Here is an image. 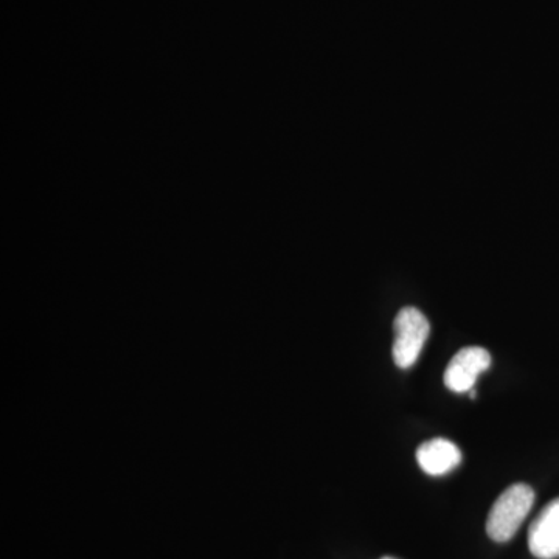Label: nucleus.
<instances>
[{
  "label": "nucleus",
  "mask_w": 559,
  "mask_h": 559,
  "mask_svg": "<svg viewBox=\"0 0 559 559\" xmlns=\"http://www.w3.org/2000/svg\"><path fill=\"white\" fill-rule=\"evenodd\" d=\"M382 559H393V558H382Z\"/></svg>",
  "instance_id": "nucleus-6"
},
{
  "label": "nucleus",
  "mask_w": 559,
  "mask_h": 559,
  "mask_svg": "<svg viewBox=\"0 0 559 559\" xmlns=\"http://www.w3.org/2000/svg\"><path fill=\"white\" fill-rule=\"evenodd\" d=\"M491 366V355L481 347H465L451 359L444 373V384L452 392H471L477 378Z\"/></svg>",
  "instance_id": "nucleus-3"
},
{
  "label": "nucleus",
  "mask_w": 559,
  "mask_h": 559,
  "mask_svg": "<svg viewBox=\"0 0 559 559\" xmlns=\"http://www.w3.org/2000/svg\"><path fill=\"white\" fill-rule=\"evenodd\" d=\"M535 503V491L525 484H514L496 500L488 514L487 533L496 543H507L516 535Z\"/></svg>",
  "instance_id": "nucleus-1"
},
{
  "label": "nucleus",
  "mask_w": 559,
  "mask_h": 559,
  "mask_svg": "<svg viewBox=\"0 0 559 559\" xmlns=\"http://www.w3.org/2000/svg\"><path fill=\"white\" fill-rule=\"evenodd\" d=\"M393 360L400 369H409L417 362L419 353L428 341L430 325L426 316L417 308H403L395 319Z\"/></svg>",
  "instance_id": "nucleus-2"
},
{
  "label": "nucleus",
  "mask_w": 559,
  "mask_h": 559,
  "mask_svg": "<svg viewBox=\"0 0 559 559\" xmlns=\"http://www.w3.org/2000/svg\"><path fill=\"white\" fill-rule=\"evenodd\" d=\"M528 549L538 559L559 558V498L551 500L528 530Z\"/></svg>",
  "instance_id": "nucleus-4"
},
{
  "label": "nucleus",
  "mask_w": 559,
  "mask_h": 559,
  "mask_svg": "<svg viewBox=\"0 0 559 559\" xmlns=\"http://www.w3.org/2000/svg\"><path fill=\"white\" fill-rule=\"evenodd\" d=\"M417 460L418 465L429 476H443L457 468L462 462V452L450 440L433 439L418 448Z\"/></svg>",
  "instance_id": "nucleus-5"
}]
</instances>
